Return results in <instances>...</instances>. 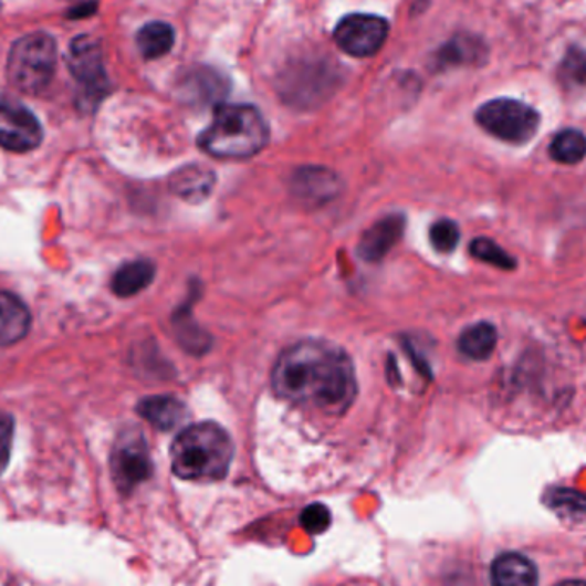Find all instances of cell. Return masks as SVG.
<instances>
[{"label":"cell","mask_w":586,"mask_h":586,"mask_svg":"<svg viewBox=\"0 0 586 586\" xmlns=\"http://www.w3.org/2000/svg\"><path fill=\"white\" fill-rule=\"evenodd\" d=\"M155 264L146 260L133 261L118 268L112 280V290L118 297H133L151 285L155 280Z\"/></svg>","instance_id":"19"},{"label":"cell","mask_w":586,"mask_h":586,"mask_svg":"<svg viewBox=\"0 0 586 586\" xmlns=\"http://www.w3.org/2000/svg\"><path fill=\"white\" fill-rule=\"evenodd\" d=\"M266 121L251 105H220L213 123L206 127L198 143L202 151L221 160L252 158L268 145Z\"/></svg>","instance_id":"3"},{"label":"cell","mask_w":586,"mask_h":586,"mask_svg":"<svg viewBox=\"0 0 586 586\" xmlns=\"http://www.w3.org/2000/svg\"><path fill=\"white\" fill-rule=\"evenodd\" d=\"M214 174L205 165H186L170 177V189L182 201H205L213 192Z\"/></svg>","instance_id":"14"},{"label":"cell","mask_w":586,"mask_h":586,"mask_svg":"<svg viewBox=\"0 0 586 586\" xmlns=\"http://www.w3.org/2000/svg\"><path fill=\"white\" fill-rule=\"evenodd\" d=\"M485 57H488V49H485L482 40L470 36V34H460L439 50L438 55H436V67L479 65Z\"/></svg>","instance_id":"18"},{"label":"cell","mask_w":586,"mask_h":586,"mask_svg":"<svg viewBox=\"0 0 586 586\" xmlns=\"http://www.w3.org/2000/svg\"><path fill=\"white\" fill-rule=\"evenodd\" d=\"M31 316L27 305L12 293L0 292V347L21 342L30 329Z\"/></svg>","instance_id":"16"},{"label":"cell","mask_w":586,"mask_h":586,"mask_svg":"<svg viewBox=\"0 0 586 586\" xmlns=\"http://www.w3.org/2000/svg\"><path fill=\"white\" fill-rule=\"evenodd\" d=\"M336 74L323 62L295 64L282 77L280 92L293 107L308 108L320 105L335 90Z\"/></svg>","instance_id":"8"},{"label":"cell","mask_w":586,"mask_h":586,"mask_svg":"<svg viewBox=\"0 0 586 586\" xmlns=\"http://www.w3.org/2000/svg\"><path fill=\"white\" fill-rule=\"evenodd\" d=\"M470 254L475 260L501 268V270H514L516 268L514 258H511L503 248H499L494 240L485 239V237H479V239L473 240L472 244H470Z\"/></svg>","instance_id":"25"},{"label":"cell","mask_w":586,"mask_h":586,"mask_svg":"<svg viewBox=\"0 0 586 586\" xmlns=\"http://www.w3.org/2000/svg\"><path fill=\"white\" fill-rule=\"evenodd\" d=\"M43 130L39 118L18 103L0 102V148L27 153L39 148Z\"/></svg>","instance_id":"10"},{"label":"cell","mask_w":586,"mask_h":586,"mask_svg":"<svg viewBox=\"0 0 586 586\" xmlns=\"http://www.w3.org/2000/svg\"><path fill=\"white\" fill-rule=\"evenodd\" d=\"M137 414L158 430H171L186 420L187 408L174 396H149L139 401Z\"/></svg>","instance_id":"17"},{"label":"cell","mask_w":586,"mask_h":586,"mask_svg":"<svg viewBox=\"0 0 586 586\" xmlns=\"http://www.w3.org/2000/svg\"><path fill=\"white\" fill-rule=\"evenodd\" d=\"M389 27L383 18L370 14H350L339 21L335 42L352 57L377 54L388 39Z\"/></svg>","instance_id":"9"},{"label":"cell","mask_w":586,"mask_h":586,"mask_svg":"<svg viewBox=\"0 0 586 586\" xmlns=\"http://www.w3.org/2000/svg\"><path fill=\"white\" fill-rule=\"evenodd\" d=\"M271 385L282 400L326 414H345L357 396L350 357L321 339H304L286 348L274 364Z\"/></svg>","instance_id":"1"},{"label":"cell","mask_w":586,"mask_h":586,"mask_svg":"<svg viewBox=\"0 0 586 586\" xmlns=\"http://www.w3.org/2000/svg\"><path fill=\"white\" fill-rule=\"evenodd\" d=\"M491 583L492 586H537V567L523 554H501L492 563Z\"/></svg>","instance_id":"15"},{"label":"cell","mask_w":586,"mask_h":586,"mask_svg":"<svg viewBox=\"0 0 586 586\" xmlns=\"http://www.w3.org/2000/svg\"><path fill=\"white\" fill-rule=\"evenodd\" d=\"M111 472L121 494H130L153 475L148 444L139 430L127 429L118 436L112 450Z\"/></svg>","instance_id":"7"},{"label":"cell","mask_w":586,"mask_h":586,"mask_svg":"<svg viewBox=\"0 0 586 586\" xmlns=\"http://www.w3.org/2000/svg\"><path fill=\"white\" fill-rule=\"evenodd\" d=\"M557 164L576 165L586 157V136L582 130L564 129L554 137L548 148Z\"/></svg>","instance_id":"22"},{"label":"cell","mask_w":586,"mask_h":586,"mask_svg":"<svg viewBox=\"0 0 586 586\" xmlns=\"http://www.w3.org/2000/svg\"><path fill=\"white\" fill-rule=\"evenodd\" d=\"M12 432H14V422L11 417L0 414V475L8 469L11 458Z\"/></svg>","instance_id":"29"},{"label":"cell","mask_w":586,"mask_h":586,"mask_svg":"<svg viewBox=\"0 0 586 586\" xmlns=\"http://www.w3.org/2000/svg\"><path fill=\"white\" fill-rule=\"evenodd\" d=\"M174 42H176V33H174V28L167 23H149L137 33V49L148 61L167 55Z\"/></svg>","instance_id":"21"},{"label":"cell","mask_w":586,"mask_h":586,"mask_svg":"<svg viewBox=\"0 0 586 586\" xmlns=\"http://www.w3.org/2000/svg\"><path fill=\"white\" fill-rule=\"evenodd\" d=\"M170 458L171 470L179 479L217 482L229 473L233 442L229 432L218 423H195L177 436Z\"/></svg>","instance_id":"2"},{"label":"cell","mask_w":586,"mask_h":586,"mask_svg":"<svg viewBox=\"0 0 586 586\" xmlns=\"http://www.w3.org/2000/svg\"><path fill=\"white\" fill-rule=\"evenodd\" d=\"M556 586H586V582H583V579H566V582L557 583Z\"/></svg>","instance_id":"31"},{"label":"cell","mask_w":586,"mask_h":586,"mask_svg":"<svg viewBox=\"0 0 586 586\" xmlns=\"http://www.w3.org/2000/svg\"><path fill=\"white\" fill-rule=\"evenodd\" d=\"M475 118L485 133L510 145H525L541 127L538 112L513 98H498L484 103L477 111Z\"/></svg>","instance_id":"5"},{"label":"cell","mask_w":586,"mask_h":586,"mask_svg":"<svg viewBox=\"0 0 586 586\" xmlns=\"http://www.w3.org/2000/svg\"><path fill=\"white\" fill-rule=\"evenodd\" d=\"M293 198L305 206H323L333 201L342 189L335 171L321 167L299 168L290 179Z\"/></svg>","instance_id":"12"},{"label":"cell","mask_w":586,"mask_h":586,"mask_svg":"<svg viewBox=\"0 0 586 586\" xmlns=\"http://www.w3.org/2000/svg\"><path fill=\"white\" fill-rule=\"evenodd\" d=\"M430 244L442 254H450L460 242V229L453 220H438L430 227Z\"/></svg>","instance_id":"26"},{"label":"cell","mask_w":586,"mask_h":586,"mask_svg":"<svg viewBox=\"0 0 586 586\" xmlns=\"http://www.w3.org/2000/svg\"><path fill=\"white\" fill-rule=\"evenodd\" d=\"M67 65L80 84V107L93 111L108 93V77L100 43L86 34L76 36L69 49Z\"/></svg>","instance_id":"6"},{"label":"cell","mask_w":586,"mask_h":586,"mask_svg":"<svg viewBox=\"0 0 586 586\" xmlns=\"http://www.w3.org/2000/svg\"><path fill=\"white\" fill-rule=\"evenodd\" d=\"M95 11V2H86V4L77 6V8L71 9V11H69V18L80 20V18H86V15H92Z\"/></svg>","instance_id":"30"},{"label":"cell","mask_w":586,"mask_h":586,"mask_svg":"<svg viewBox=\"0 0 586 586\" xmlns=\"http://www.w3.org/2000/svg\"><path fill=\"white\" fill-rule=\"evenodd\" d=\"M559 80L566 88H586V50L573 46L559 65Z\"/></svg>","instance_id":"24"},{"label":"cell","mask_w":586,"mask_h":586,"mask_svg":"<svg viewBox=\"0 0 586 586\" xmlns=\"http://www.w3.org/2000/svg\"><path fill=\"white\" fill-rule=\"evenodd\" d=\"M174 326H176L177 338H179L180 345L187 352L201 355L210 347V336L206 335L201 327H199V324L192 320L189 308H180L179 313L174 316Z\"/></svg>","instance_id":"23"},{"label":"cell","mask_w":586,"mask_h":586,"mask_svg":"<svg viewBox=\"0 0 586 586\" xmlns=\"http://www.w3.org/2000/svg\"><path fill=\"white\" fill-rule=\"evenodd\" d=\"M548 503L554 510L573 514V516L586 513V495L573 489H556L548 498Z\"/></svg>","instance_id":"27"},{"label":"cell","mask_w":586,"mask_h":586,"mask_svg":"<svg viewBox=\"0 0 586 586\" xmlns=\"http://www.w3.org/2000/svg\"><path fill=\"white\" fill-rule=\"evenodd\" d=\"M498 345V332L491 323L472 324L458 339V350L472 360H488Z\"/></svg>","instance_id":"20"},{"label":"cell","mask_w":586,"mask_h":586,"mask_svg":"<svg viewBox=\"0 0 586 586\" xmlns=\"http://www.w3.org/2000/svg\"><path fill=\"white\" fill-rule=\"evenodd\" d=\"M405 233V217L391 213L377 220L370 229L362 233L358 240L357 254L367 263H377L398 245Z\"/></svg>","instance_id":"13"},{"label":"cell","mask_w":586,"mask_h":586,"mask_svg":"<svg viewBox=\"0 0 586 586\" xmlns=\"http://www.w3.org/2000/svg\"><path fill=\"white\" fill-rule=\"evenodd\" d=\"M177 93L180 98L195 105H213L226 98L229 93V81L217 69L195 65L186 69L177 80Z\"/></svg>","instance_id":"11"},{"label":"cell","mask_w":586,"mask_h":586,"mask_svg":"<svg viewBox=\"0 0 586 586\" xmlns=\"http://www.w3.org/2000/svg\"><path fill=\"white\" fill-rule=\"evenodd\" d=\"M57 43L46 33H31L12 45L8 76L14 88L30 95L43 92L55 74Z\"/></svg>","instance_id":"4"},{"label":"cell","mask_w":586,"mask_h":586,"mask_svg":"<svg viewBox=\"0 0 586 586\" xmlns=\"http://www.w3.org/2000/svg\"><path fill=\"white\" fill-rule=\"evenodd\" d=\"M301 525L311 535H320L332 526V513L324 504H311L301 513Z\"/></svg>","instance_id":"28"},{"label":"cell","mask_w":586,"mask_h":586,"mask_svg":"<svg viewBox=\"0 0 586 586\" xmlns=\"http://www.w3.org/2000/svg\"><path fill=\"white\" fill-rule=\"evenodd\" d=\"M0 8H2V2H0Z\"/></svg>","instance_id":"32"}]
</instances>
